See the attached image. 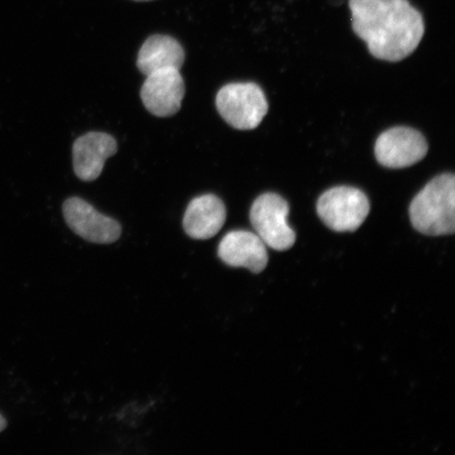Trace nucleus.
<instances>
[{"mask_svg":"<svg viewBox=\"0 0 455 455\" xmlns=\"http://www.w3.org/2000/svg\"><path fill=\"white\" fill-rule=\"evenodd\" d=\"M352 28L375 59L401 61L419 47L423 15L409 0H349Z\"/></svg>","mask_w":455,"mask_h":455,"instance_id":"obj_1","label":"nucleus"},{"mask_svg":"<svg viewBox=\"0 0 455 455\" xmlns=\"http://www.w3.org/2000/svg\"><path fill=\"white\" fill-rule=\"evenodd\" d=\"M415 230L425 235H453L455 231V176H436L413 198L409 208Z\"/></svg>","mask_w":455,"mask_h":455,"instance_id":"obj_2","label":"nucleus"},{"mask_svg":"<svg viewBox=\"0 0 455 455\" xmlns=\"http://www.w3.org/2000/svg\"><path fill=\"white\" fill-rule=\"evenodd\" d=\"M216 107L221 117L237 130L258 128L269 109L264 91L253 83L225 85L216 96Z\"/></svg>","mask_w":455,"mask_h":455,"instance_id":"obj_3","label":"nucleus"},{"mask_svg":"<svg viewBox=\"0 0 455 455\" xmlns=\"http://www.w3.org/2000/svg\"><path fill=\"white\" fill-rule=\"evenodd\" d=\"M317 214L330 229L354 232L367 219L370 203L365 193L352 187H335L318 199Z\"/></svg>","mask_w":455,"mask_h":455,"instance_id":"obj_4","label":"nucleus"},{"mask_svg":"<svg viewBox=\"0 0 455 455\" xmlns=\"http://www.w3.org/2000/svg\"><path fill=\"white\" fill-rule=\"evenodd\" d=\"M289 204L275 193H265L255 199L250 220L266 246L276 251H287L293 247L297 235L288 225Z\"/></svg>","mask_w":455,"mask_h":455,"instance_id":"obj_5","label":"nucleus"},{"mask_svg":"<svg viewBox=\"0 0 455 455\" xmlns=\"http://www.w3.org/2000/svg\"><path fill=\"white\" fill-rule=\"evenodd\" d=\"M428 144L419 131L396 127L385 131L375 142L374 153L379 164L390 169L411 167L422 161Z\"/></svg>","mask_w":455,"mask_h":455,"instance_id":"obj_6","label":"nucleus"},{"mask_svg":"<svg viewBox=\"0 0 455 455\" xmlns=\"http://www.w3.org/2000/svg\"><path fill=\"white\" fill-rule=\"evenodd\" d=\"M66 223L84 240L95 243H112L122 235V227L79 197L67 199L62 207Z\"/></svg>","mask_w":455,"mask_h":455,"instance_id":"obj_7","label":"nucleus"},{"mask_svg":"<svg viewBox=\"0 0 455 455\" xmlns=\"http://www.w3.org/2000/svg\"><path fill=\"white\" fill-rule=\"evenodd\" d=\"M185 82L180 70L166 69L147 76L140 90L146 109L157 117L172 116L180 109Z\"/></svg>","mask_w":455,"mask_h":455,"instance_id":"obj_8","label":"nucleus"},{"mask_svg":"<svg viewBox=\"0 0 455 455\" xmlns=\"http://www.w3.org/2000/svg\"><path fill=\"white\" fill-rule=\"evenodd\" d=\"M116 152L117 142L113 136L102 132L84 134L74 142V172L84 181L98 180L107 159Z\"/></svg>","mask_w":455,"mask_h":455,"instance_id":"obj_9","label":"nucleus"},{"mask_svg":"<svg viewBox=\"0 0 455 455\" xmlns=\"http://www.w3.org/2000/svg\"><path fill=\"white\" fill-rule=\"evenodd\" d=\"M219 256L235 268H247L252 273L264 271L268 264L266 244L252 232L236 230L228 233L220 243Z\"/></svg>","mask_w":455,"mask_h":455,"instance_id":"obj_10","label":"nucleus"},{"mask_svg":"<svg viewBox=\"0 0 455 455\" xmlns=\"http://www.w3.org/2000/svg\"><path fill=\"white\" fill-rule=\"evenodd\" d=\"M227 210L221 199L206 195L192 199L184 216V230L195 240L214 237L225 225Z\"/></svg>","mask_w":455,"mask_h":455,"instance_id":"obj_11","label":"nucleus"},{"mask_svg":"<svg viewBox=\"0 0 455 455\" xmlns=\"http://www.w3.org/2000/svg\"><path fill=\"white\" fill-rule=\"evenodd\" d=\"M185 61V51L175 38L156 34L147 39L138 56V68L144 76L166 70H180Z\"/></svg>","mask_w":455,"mask_h":455,"instance_id":"obj_12","label":"nucleus"},{"mask_svg":"<svg viewBox=\"0 0 455 455\" xmlns=\"http://www.w3.org/2000/svg\"><path fill=\"white\" fill-rule=\"evenodd\" d=\"M5 426H7V422H5V419H4L3 415L0 414V432H2Z\"/></svg>","mask_w":455,"mask_h":455,"instance_id":"obj_13","label":"nucleus"},{"mask_svg":"<svg viewBox=\"0 0 455 455\" xmlns=\"http://www.w3.org/2000/svg\"><path fill=\"white\" fill-rule=\"evenodd\" d=\"M134 2H140V3H142V2H152V0H134Z\"/></svg>","mask_w":455,"mask_h":455,"instance_id":"obj_14","label":"nucleus"}]
</instances>
